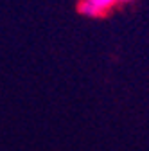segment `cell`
<instances>
[{
  "instance_id": "6da1fadb",
  "label": "cell",
  "mask_w": 149,
  "mask_h": 151,
  "mask_svg": "<svg viewBox=\"0 0 149 151\" xmlns=\"http://www.w3.org/2000/svg\"><path fill=\"white\" fill-rule=\"evenodd\" d=\"M131 2L133 0H81L79 13L86 18H99V16L110 13L117 6H126Z\"/></svg>"
}]
</instances>
